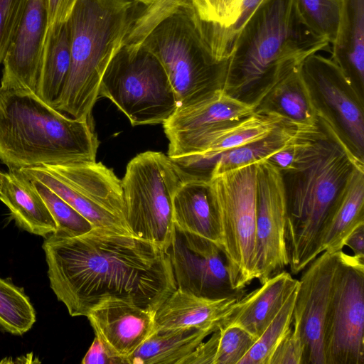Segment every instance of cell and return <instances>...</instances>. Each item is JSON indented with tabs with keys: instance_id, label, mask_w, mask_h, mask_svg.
I'll return each mask as SVG.
<instances>
[{
	"instance_id": "cell-33",
	"label": "cell",
	"mask_w": 364,
	"mask_h": 364,
	"mask_svg": "<svg viewBox=\"0 0 364 364\" xmlns=\"http://www.w3.org/2000/svg\"><path fill=\"white\" fill-rule=\"evenodd\" d=\"M306 26L329 44L336 38L343 0H294Z\"/></svg>"
},
{
	"instance_id": "cell-23",
	"label": "cell",
	"mask_w": 364,
	"mask_h": 364,
	"mask_svg": "<svg viewBox=\"0 0 364 364\" xmlns=\"http://www.w3.org/2000/svg\"><path fill=\"white\" fill-rule=\"evenodd\" d=\"M283 123L277 115L253 112L240 120L226 122L210 133L200 144L196 154L171 159L183 169L205 162L270 134Z\"/></svg>"
},
{
	"instance_id": "cell-37",
	"label": "cell",
	"mask_w": 364,
	"mask_h": 364,
	"mask_svg": "<svg viewBox=\"0 0 364 364\" xmlns=\"http://www.w3.org/2000/svg\"><path fill=\"white\" fill-rule=\"evenodd\" d=\"M28 0H0V65L14 38Z\"/></svg>"
},
{
	"instance_id": "cell-38",
	"label": "cell",
	"mask_w": 364,
	"mask_h": 364,
	"mask_svg": "<svg viewBox=\"0 0 364 364\" xmlns=\"http://www.w3.org/2000/svg\"><path fill=\"white\" fill-rule=\"evenodd\" d=\"M269 364H304V345L294 323L277 346Z\"/></svg>"
},
{
	"instance_id": "cell-17",
	"label": "cell",
	"mask_w": 364,
	"mask_h": 364,
	"mask_svg": "<svg viewBox=\"0 0 364 364\" xmlns=\"http://www.w3.org/2000/svg\"><path fill=\"white\" fill-rule=\"evenodd\" d=\"M47 28L46 0H28L3 60L0 87L36 93Z\"/></svg>"
},
{
	"instance_id": "cell-9",
	"label": "cell",
	"mask_w": 364,
	"mask_h": 364,
	"mask_svg": "<svg viewBox=\"0 0 364 364\" xmlns=\"http://www.w3.org/2000/svg\"><path fill=\"white\" fill-rule=\"evenodd\" d=\"M209 187L231 287L244 290L256 279V164L210 176Z\"/></svg>"
},
{
	"instance_id": "cell-29",
	"label": "cell",
	"mask_w": 364,
	"mask_h": 364,
	"mask_svg": "<svg viewBox=\"0 0 364 364\" xmlns=\"http://www.w3.org/2000/svg\"><path fill=\"white\" fill-rule=\"evenodd\" d=\"M70 65L67 22L44 41L42 63L36 95L52 106L60 96Z\"/></svg>"
},
{
	"instance_id": "cell-5",
	"label": "cell",
	"mask_w": 364,
	"mask_h": 364,
	"mask_svg": "<svg viewBox=\"0 0 364 364\" xmlns=\"http://www.w3.org/2000/svg\"><path fill=\"white\" fill-rule=\"evenodd\" d=\"M145 7L132 0H77L68 21L70 65L55 109L91 119L102 77Z\"/></svg>"
},
{
	"instance_id": "cell-25",
	"label": "cell",
	"mask_w": 364,
	"mask_h": 364,
	"mask_svg": "<svg viewBox=\"0 0 364 364\" xmlns=\"http://www.w3.org/2000/svg\"><path fill=\"white\" fill-rule=\"evenodd\" d=\"M0 200L22 229L43 237L55 231V222L45 202L32 181L20 171L3 173Z\"/></svg>"
},
{
	"instance_id": "cell-22",
	"label": "cell",
	"mask_w": 364,
	"mask_h": 364,
	"mask_svg": "<svg viewBox=\"0 0 364 364\" xmlns=\"http://www.w3.org/2000/svg\"><path fill=\"white\" fill-rule=\"evenodd\" d=\"M298 283L287 271L274 274L259 287L245 294L221 326L239 327L257 339Z\"/></svg>"
},
{
	"instance_id": "cell-20",
	"label": "cell",
	"mask_w": 364,
	"mask_h": 364,
	"mask_svg": "<svg viewBox=\"0 0 364 364\" xmlns=\"http://www.w3.org/2000/svg\"><path fill=\"white\" fill-rule=\"evenodd\" d=\"M363 225L364 166H355L320 228L313 248V259L323 252L342 250L348 236Z\"/></svg>"
},
{
	"instance_id": "cell-24",
	"label": "cell",
	"mask_w": 364,
	"mask_h": 364,
	"mask_svg": "<svg viewBox=\"0 0 364 364\" xmlns=\"http://www.w3.org/2000/svg\"><path fill=\"white\" fill-rule=\"evenodd\" d=\"M331 59L364 97V0H343Z\"/></svg>"
},
{
	"instance_id": "cell-42",
	"label": "cell",
	"mask_w": 364,
	"mask_h": 364,
	"mask_svg": "<svg viewBox=\"0 0 364 364\" xmlns=\"http://www.w3.org/2000/svg\"><path fill=\"white\" fill-rule=\"evenodd\" d=\"M306 131L303 132L289 146L276 152L267 160L274 165L282 173L291 170L294 166L296 160V142L301 134Z\"/></svg>"
},
{
	"instance_id": "cell-39",
	"label": "cell",
	"mask_w": 364,
	"mask_h": 364,
	"mask_svg": "<svg viewBox=\"0 0 364 364\" xmlns=\"http://www.w3.org/2000/svg\"><path fill=\"white\" fill-rule=\"evenodd\" d=\"M77 1L46 0L47 28L45 40L67 22Z\"/></svg>"
},
{
	"instance_id": "cell-6",
	"label": "cell",
	"mask_w": 364,
	"mask_h": 364,
	"mask_svg": "<svg viewBox=\"0 0 364 364\" xmlns=\"http://www.w3.org/2000/svg\"><path fill=\"white\" fill-rule=\"evenodd\" d=\"M139 43L164 66L178 108L223 90L228 60L220 61L214 55L191 4L167 12Z\"/></svg>"
},
{
	"instance_id": "cell-35",
	"label": "cell",
	"mask_w": 364,
	"mask_h": 364,
	"mask_svg": "<svg viewBox=\"0 0 364 364\" xmlns=\"http://www.w3.org/2000/svg\"><path fill=\"white\" fill-rule=\"evenodd\" d=\"M242 0H191V6L203 21L211 25L229 55L228 33L237 21Z\"/></svg>"
},
{
	"instance_id": "cell-31",
	"label": "cell",
	"mask_w": 364,
	"mask_h": 364,
	"mask_svg": "<svg viewBox=\"0 0 364 364\" xmlns=\"http://www.w3.org/2000/svg\"><path fill=\"white\" fill-rule=\"evenodd\" d=\"M36 322V313L23 290L0 278V326L14 335H22Z\"/></svg>"
},
{
	"instance_id": "cell-4",
	"label": "cell",
	"mask_w": 364,
	"mask_h": 364,
	"mask_svg": "<svg viewBox=\"0 0 364 364\" xmlns=\"http://www.w3.org/2000/svg\"><path fill=\"white\" fill-rule=\"evenodd\" d=\"M328 46L304 22L294 0H263L235 39L223 90L254 108L282 62Z\"/></svg>"
},
{
	"instance_id": "cell-27",
	"label": "cell",
	"mask_w": 364,
	"mask_h": 364,
	"mask_svg": "<svg viewBox=\"0 0 364 364\" xmlns=\"http://www.w3.org/2000/svg\"><path fill=\"white\" fill-rule=\"evenodd\" d=\"M284 123L270 134L223 152L205 162L188 166L183 170L189 174L210 178V176L240 167L256 164L268 159L279 150L292 143L303 132Z\"/></svg>"
},
{
	"instance_id": "cell-8",
	"label": "cell",
	"mask_w": 364,
	"mask_h": 364,
	"mask_svg": "<svg viewBox=\"0 0 364 364\" xmlns=\"http://www.w3.org/2000/svg\"><path fill=\"white\" fill-rule=\"evenodd\" d=\"M99 97L110 100L133 126L163 124L178 108L164 66L140 43H125L113 56L102 77Z\"/></svg>"
},
{
	"instance_id": "cell-26",
	"label": "cell",
	"mask_w": 364,
	"mask_h": 364,
	"mask_svg": "<svg viewBox=\"0 0 364 364\" xmlns=\"http://www.w3.org/2000/svg\"><path fill=\"white\" fill-rule=\"evenodd\" d=\"M209 178L191 175L179 186L173 199V224L179 230L210 240L220 248Z\"/></svg>"
},
{
	"instance_id": "cell-19",
	"label": "cell",
	"mask_w": 364,
	"mask_h": 364,
	"mask_svg": "<svg viewBox=\"0 0 364 364\" xmlns=\"http://www.w3.org/2000/svg\"><path fill=\"white\" fill-rule=\"evenodd\" d=\"M154 312L139 306L109 302L87 316L95 336L127 360L154 331Z\"/></svg>"
},
{
	"instance_id": "cell-11",
	"label": "cell",
	"mask_w": 364,
	"mask_h": 364,
	"mask_svg": "<svg viewBox=\"0 0 364 364\" xmlns=\"http://www.w3.org/2000/svg\"><path fill=\"white\" fill-rule=\"evenodd\" d=\"M301 70L318 119L364 166V97L331 58L318 53L302 60Z\"/></svg>"
},
{
	"instance_id": "cell-21",
	"label": "cell",
	"mask_w": 364,
	"mask_h": 364,
	"mask_svg": "<svg viewBox=\"0 0 364 364\" xmlns=\"http://www.w3.org/2000/svg\"><path fill=\"white\" fill-rule=\"evenodd\" d=\"M242 296L210 299L176 289L156 311L154 330L218 328Z\"/></svg>"
},
{
	"instance_id": "cell-18",
	"label": "cell",
	"mask_w": 364,
	"mask_h": 364,
	"mask_svg": "<svg viewBox=\"0 0 364 364\" xmlns=\"http://www.w3.org/2000/svg\"><path fill=\"white\" fill-rule=\"evenodd\" d=\"M304 58L289 59L279 65L272 82L254 105L255 112L277 115L301 130L318 126L319 120L301 74Z\"/></svg>"
},
{
	"instance_id": "cell-10",
	"label": "cell",
	"mask_w": 364,
	"mask_h": 364,
	"mask_svg": "<svg viewBox=\"0 0 364 364\" xmlns=\"http://www.w3.org/2000/svg\"><path fill=\"white\" fill-rule=\"evenodd\" d=\"M18 171L52 190L93 228L132 234L125 223L122 181L102 163L44 165Z\"/></svg>"
},
{
	"instance_id": "cell-34",
	"label": "cell",
	"mask_w": 364,
	"mask_h": 364,
	"mask_svg": "<svg viewBox=\"0 0 364 364\" xmlns=\"http://www.w3.org/2000/svg\"><path fill=\"white\" fill-rule=\"evenodd\" d=\"M31 181L55 222L56 230L53 234L74 237L86 233L93 228L85 217L52 190L38 181Z\"/></svg>"
},
{
	"instance_id": "cell-40",
	"label": "cell",
	"mask_w": 364,
	"mask_h": 364,
	"mask_svg": "<svg viewBox=\"0 0 364 364\" xmlns=\"http://www.w3.org/2000/svg\"><path fill=\"white\" fill-rule=\"evenodd\" d=\"M81 363L82 364H127V360L118 355L104 341L95 336Z\"/></svg>"
},
{
	"instance_id": "cell-30",
	"label": "cell",
	"mask_w": 364,
	"mask_h": 364,
	"mask_svg": "<svg viewBox=\"0 0 364 364\" xmlns=\"http://www.w3.org/2000/svg\"><path fill=\"white\" fill-rule=\"evenodd\" d=\"M256 340L239 327L220 326L183 364H238Z\"/></svg>"
},
{
	"instance_id": "cell-2",
	"label": "cell",
	"mask_w": 364,
	"mask_h": 364,
	"mask_svg": "<svg viewBox=\"0 0 364 364\" xmlns=\"http://www.w3.org/2000/svg\"><path fill=\"white\" fill-rule=\"evenodd\" d=\"M319 120V119H318ZM357 165L335 134L319 120L296 142L294 168L282 173L287 203L286 242L291 272L312 260L320 228Z\"/></svg>"
},
{
	"instance_id": "cell-3",
	"label": "cell",
	"mask_w": 364,
	"mask_h": 364,
	"mask_svg": "<svg viewBox=\"0 0 364 364\" xmlns=\"http://www.w3.org/2000/svg\"><path fill=\"white\" fill-rule=\"evenodd\" d=\"M91 119L69 117L36 93L0 87V160L9 171L96 161Z\"/></svg>"
},
{
	"instance_id": "cell-43",
	"label": "cell",
	"mask_w": 364,
	"mask_h": 364,
	"mask_svg": "<svg viewBox=\"0 0 364 364\" xmlns=\"http://www.w3.org/2000/svg\"><path fill=\"white\" fill-rule=\"evenodd\" d=\"M345 246L353 251V255L364 257V225L358 227L348 236Z\"/></svg>"
},
{
	"instance_id": "cell-15",
	"label": "cell",
	"mask_w": 364,
	"mask_h": 364,
	"mask_svg": "<svg viewBox=\"0 0 364 364\" xmlns=\"http://www.w3.org/2000/svg\"><path fill=\"white\" fill-rule=\"evenodd\" d=\"M341 251L323 252L301 271L298 279L292 322L300 330L304 364H325V325Z\"/></svg>"
},
{
	"instance_id": "cell-28",
	"label": "cell",
	"mask_w": 364,
	"mask_h": 364,
	"mask_svg": "<svg viewBox=\"0 0 364 364\" xmlns=\"http://www.w3.org/2000/svg\"><path fill=\"white\" fill-rule=\"evenodd\" d=\"M218 328L154 330L127 364H183L186 358Z\"/></svg>"
},
{
	"instance_id": "cell-32",
	"label": "cell",
	"mask_w": 364,
	"mask_h": 364,
	"mask_svg": "<svg viewBox=\"0 0 364 364\" xmlns=\"http://www.w3.org/2000/svg\"><path fill=\"white\" fill-rule=\"evenodd\" d=\"M298 283L285 302L238 364H269L277 346L291 326Z\"/></svg>"
},
{
	"instance_id": "cell-44",
	"label": "cell",
	"mask_w": 364,
	"mask_h": 364,
	"mask_svg": "<svg viewBox=\"0 0 364 364\" xmlns=\"http://www.w3.org/2000/svg\"><path fill=\"white\" fill-rule=\"evenodd\" d=\"M3 173L0 171V188L1 185V179H2Z\"/></svg>"
},
{
	"instance_id": "cell-16",
	"label": "cell",
	"mask_w": 364,
	"mask_h": 364,
	"mask_svg": "<svg viewBox=\"0 0 364 364\" xmlns=\"http://www.w3.org/2000/svg\"><path fill=\"white\" fill-rule=\"evenodd\" d=\"M254 112L253 106L219 90L196 103L178 107L164 123L172 159L194 155L202 141L222 124L240 120Z\"/></svg>"
},
{
	"instance_id": "cell-13",
	"label": "cell",
	"mask_w": 364,
	"mask_h": 364,
	"mask_svg": "<svg viewBox=\"0 0 364 364\" xmlns=\"http://www.w3.org/2000/svg\"><path fill=\"white\" fill-rule=\"evenodd\" d=\"M287 203L281 171L268 160L256 164L255 278L262 284L289 266Z\"/></svg>"
},
{
	"instance_id": "cell-7",
	"label": "cell",
	"mask_w": 364,
	"mask_h": 364,
	"mask_svg": "<svg viewBox=\"0 0 364 364\" xmlns=\"http://www.w3.org/2000/svg\"><path fill=\"white\" fill-rule=\"evenodd\" d=\"M191 176L161 152L148 151L133 158L122 181L130 232L166 252L174 231L173 196Z\"/></svg>"
},
{
	"instance_id": "cell-1",
	"label": "cell",
	"mask_w": 364,
	"mask_h": 364,
	"mask_svg": "<svg viewBox=\"0 0 364 364\" xmlns=\"http://www.w3.org/2000/svg\"><path fill=\"white\" fill-rule=\"evenodd\" d=\"M43 249L50 288L71 316L109 302L155 313L176 289L167 253L132 234L98 228L74 237L51 233Z\"/></svg>"
},
{
	"instance_id": "cell-12",
	"label": "cell",
	"mask_w": 364,
	"mask_h": 364,
	"mask_svg": "<svg viewBox=\"0 0 364 364\" xmlns=\"http://www.w3.org/2000/svg\"><path fill=\"white\" fill-rule=\"evenodd\" d=\"M323 352L325 364H364V257L341 252Z\"/></svg>"
},
{
	"instance_id": "cell-41",
	"label": "cell",
	"mask_w": 364,
	"mask_h": 364,
	"mask_svg": "<svg viewBox=\"0 0 364 364\" xmlns=\"http://www.w3.org/2000/svg\"><path fill=\"white\" fill-rule=\"evenodd\" d=\"M263 0H242L240 14L234 25L229 29L228 33V46L230 54L231 55L235 39L247 21L254 14Z\"/></svg>"
},
{
	"instance_id": "cell-14",
	"label": "cell",
	"mask_w": 364,
	"mask_h": 364,
	"mask_svg": "<svg viewBox=\"0 0 364 364\" xmlns=\"http://www.w3.org/2000/svg\"><path fill=\"white\" fill-rule=\"evenodd\" d=\"M166 252L176 289L210 299L245 294L232 288L223 255L210 240L174 227Z\"/></svg>"
},
{
	"instance_id": "cell-36",
	"label": "cell",
	"mask_w": 364,
	"mask_h": 364,
	"mask_svg": "<svg viewBox=\"0 0 364 364\" xmlns=\"http://www.w3.org/2000/svg\"><path fill=\"white\" fill-rule=\"evenodd\" d=\"M145 7L144 14L137 20L127 41L137 43L144 38L159 19L173 8L190 4L191 0H132Z\"/></svg>"
}]
</instances>
